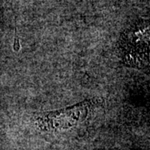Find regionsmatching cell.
<instances>
[{
    "instance_id": "6da1fadb",
    "label": "cell",
    "mask_w": 150,
    "mask_h": 150,
    "mask_svg": "<svg viewBox=\"0 0 150 150\" xmlns=\"http://www.w3.org/2000/svg\"><path fill=\"white\" fill-rule=\"evenodd\" d=\"M119 57L123 64L135 69H144L149 64V23L134 22L121 34L118 43Z\"/></svg>"
}]
</instances>
